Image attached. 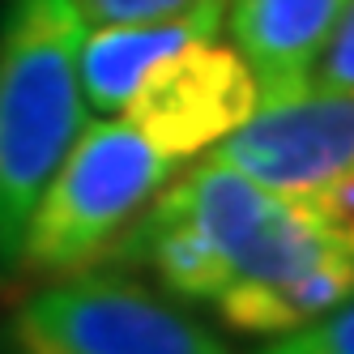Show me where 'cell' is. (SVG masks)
I'll list each match as a JSON object with an SVG mask.
<instances>
[{"instance_id":"cell-1","label":"cell","mask_w":354,"mask_h":354,"mask_svg":"<svg viewBox=\"0 0 354 354\" xmlns=\"http://www.w3.org/2000/svg\"><path fill=\"white\" fill-rule=\"evenodd\" d=\"M82 39L73 0H9L0 13V273L17 269L35 201L86 129Z\"/></svg>"},{"instance_id":"cell-2","label":"cell","mask_w":354,"mask_h":354,"mask_svg":"<svg viewBox=\"0 0 354 354\" xmlns=\"http://www.w3.org/2000/svg\"><path fill=\"white\" fill-rule=\"evenodd\" d=\"M162 158L129 120H94L73 141L64 162L39 192L17 265L43 277H68L94 265L137 222L171 175Z\"/></svg>"},{"instance_id":"cell-3","label":"cell","mask_w":354,"mask_h":354,"mask_svg":"<svg viewBox=\"0 0 354 354\" xmlns=\"http://www.w3.org/2000/svg\"><path fill=\"white\" fill-rule=\"evenodd\" d=\"M277 196L214 154L137 214L120 235V261L149 269L175 299L214 308L239 277Z\"/></svg>"},{"instance_id":"cell-4","label":"cell","mask_w":354,"mask_h":354,"mask_svg":"<svg viewBox=\"0 0 354 354\" xmlns=\"http://www.w3.org/2000/svg\"><path fill=\"white\" fill-rule=\"evenodd\" d=\"M9 354H231L205 324L124 273H68L13 312Z\"/></svg>"},{"instance_id":"cell-5","label":"cell","mask_w":354,"mask_h":354,"mask_svg":"<svg viewBox=\"0 0 354 354\" xmlns=\"http://www.w3.org/2000/svg\"><path fill=\"white\" fill-rule=\"evenodd\" d=\"M261 111L257 73L235 47L201 39L158 60L124 103V120L171 162L226 141Z\"/></svg>"},{"instance_id":"cell-6","label":"cell","mask_w":354,"mask_h":354,"mask_svg":"<svg viewBox=\"0 0 354 354\" xmlns=\"http://www.w3.org/2000/svg\"><path fill=\"white\" fill-rule=\"evenodd\" d=\"M218 158L269 192L312 196L354 171V94L308 86L265 103L243 129L218 141Z\"/></svg>"},{"instance_id":"cell-7","label":"cell","mask_w":354,"mask_h":354,"mask_svg":"<svg viewBox=\"0 0 354 354\" xmlns=\"http://www.w3.org/2000/svg\"><path fill=\"white\" fill-rule=\"evenodd\" d=\"M346 0H235L231 35L261 86V107L308 90L312 60Z\"/></svg>"},{"instance_id":"cell-8","label":"cell","mask_w":354,"mask_h":354,"mask_svg":"<svg viewBox=\"0 0 354 354\" xmlns=\"http://www.w3.org/2000/svg\"><path fill=\"white\" fill-rule=\"evenodd\" d=\"M222 26V9H201L188 17L149 21V26H98L82 39V94L94 111L115 115L133 98L137 82L158 60L175 56L180 47L214 39Z\"/></svg>"},{"instance_id":"cell-9","label":"cell","mask_w":354,"mask_h":354,"mask_svg":"<svg viewBox=\"0 0 354 354\" xmlns=\"http://www.w3.org/2000/svg\"><path fill=\"white\" fill-rule=\"evenodd\" d=\"M86 26H149L201 9H226V0H73Z\"/></svg>"},{"instance_id":"cell-10","label":"cell","mask_w":354,"mask_h":354,"mask_svg":"<svg viewBox=\"0 0 354 354\" xmlns=\"http://www.w3.org/2000/svg\"><path fill=\"white\" fill-rule=\"evenodd\" d=\"M261 354H354V295L328 308L324 316L290 328Z\"/></svg>"},{"instance_id":"cell-11","label":"cell","mask_w":354,"mask_h":354,"mask_svg":"<svg viewBox=\"0 0 354 354\" xmlns=\"http://www.w3.org/2000/svg\"><path fill=\"white\" fill-rule=\"evenodd\" d=\"M308 86H316V90H346V94H354V0H346L342 17L333 21V30H328L324 47L316 52Z\"/></svg>"},{"instance_id":"cell-12","label":"cell","mask_w":354,"mask_h":354,"mask_svg":"<svg viewBox=\"0 0 354 354\" xmlns=\"http://www.w3.org/2000/svg\"><path fill=\"white\" fill-rule=\"evenodd\" d=\"M308 201L324 214V222L354 248V171L342 175V180H333V184H324V188L312 192Z\"/></svg>"}]
</instances>
